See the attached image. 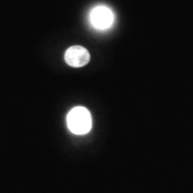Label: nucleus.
Returning <instances> with one entry per match:
<instances>
[{"label":"nucleus","mask_w":193,"mask_h":193,"mask_svg":"<svg viewBox=\"0 0 193 193\" xmlns=\"http://www.w3.org/2000/svg\"><path fill=\"white\" fill-rule=\"evenodd\" d=\"M67 126L76 135L87 134L92 127V118L89 110L83 107H73L67 115Z\"/></svg>","instance_id":"nucleus-1"},{"label":"nucleus","mask_w":193,"mask_h":193,"mask_svg":"<svg viewBox=\"0 0 193 193\" xmlns=\"http://www.w3.org/2000/svg\"><path fill=\"white\" fill-rule=\"evenodd\" d=\"M114 21L115 15L107 6H96L89 12V22L96 30H106L112 27Z\"/></svg>","instance_id":"nucleus-2"},{"label":"nucleus","mask_w":193,"mask_h":193,"mask_svg":"<svg viewBox=\"0 0 193 193\" xmlns=\"http://www.w3.org/2000/svg\"><path fill=\"white\" fill-rule=\"evenodd\" d=\"M65 59L67 65L72 67H81L89 63L90 56L85 47L81 46H73L66 50L65 54Z\"/></svg>","instance_id":"nucleus-3"}]
</instances>
